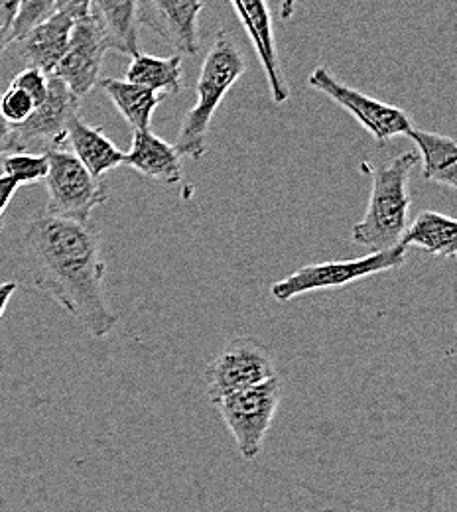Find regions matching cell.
Wrapping results in <instances>:
<instances>
[{
	"label": "cell",
	"instance_id": "obj_1",
	"mask_svg": "<svg viewBox=\"0 0 457 512\" xmlns=\"http://www.w3.org/2000/svg\"><path fill=\"white\" fill-rule=\"evenodd\" d=\"M32 284L79 321L93 339L117 327V314L105 296L107 264L99 231L87 223L36 213L22 235Z\"/></svg>",
	"mask_w": 457,
	"mask_h": 512
},
{
	"label": "cell",
	"instance_id": "obj_2",
	"mask_svg": "<svg viewBox=\"0 0 457 512\" xmlns=\"http://www.w3.org/2000/svg\"><path fill=\"white\" fill-rule=\"evenodd\" d=\"M418 162L420 156L416 152H404L381 166L361 164V172L371 178V195L363 219L351 231V239L357 245L371 253L398 247L408 225V180Z\"/></svg>",
	"mask_w": 457,
	"mask_h": 512
},
{
	"label": "cell",
	"instance_id": "obj_3",
	"mask_svg": "<svg viewBox=\"0 0 457 512\" xmlns=\"http://www.w3.org/2000/svg\"><path fill=\"white\" fill-rule=\"evenodd\" d=\"M247 71V62L227 32H219L201 64L196 83V105L186 113L178 132L176 150L180 156L199 160L207 152V136L213 117Z\"/></svg>",
	"mask_w": 457,
	"mask_h": 512
},
{
	"label": "cell",
	"instance_id": "obj_4",
	"mask_svg": "<svg viewBox=\"0 0 457 512\" xmlns=\"http://www.w3.org/2000/svg\"><path fill=\"white\" fill-rule=\"evenodd\" d=\"M282 402V381L272 377L264 383L233 392L215 402V408L235 440V448L245 461L261 455L264 438Z\"/></svg>",
	"mask_w": 457,
	"mask_h": 512
},
{
	"label": "cell",
	"instance_id": "obj_5",
	"mask_svg": "<svg viewBox=\"0 0 457 512\" xmlns=\"http://www.w3.org/2000/svg\"><path fill=\"white\" fill-rule=\"evenodd\" d=\"M404 262H406V249L398 245L391 251L369 253L351 260H329V262L308 264L288 274L286 278L274 282L270 288V294L278 302H290L310 292L343 288L363 278L389 272L402 266Z\"/></svg>",
	"mask_w": 457,
	"mask_h": 512
},
{
	"label": "cell",
	"instance_id": "obj_6",
	"mask_svg": "<svg viewBox=\"0 0 457 512\" xmlns=\"http://www.w3.org/2000/svg\"><path fill=\"white\" fill-rule=\"evenodd\" d=\"M48 176L44 180L48 203L46 211L52 217L87 223L91 213L107 201L109 190L103 180L91 176L87 168L67 150H50Z\"/></svg>",
	"mask_w": 457,
	"mask_h": 512
},
{
	"label": "cell",
	"instance_id": "obj_7",
	"mask_svg": "<svg viewBox=\"0 0 457 512\" xmlns=\"http://www.w3.org/2000/svg\"><path fill=\"white\" fill-rule=\"evenodd\" d=\"M276 377L270 349L257 337H233L205 369V392L217 400Z\"/></svg>",
	"mask_w": 457,
	"mask_h": 512
},
{
	"label": "cell",
	"instance_id": "obj_8",
	"mask_svg": "<svg viewBox=\"0 0 457 512\" xmlns=\"http://www.w3.org/2000/svg\"><path fill=\"white\" fill-rule=\"evenodd\" d=\"M308 85L347 111L375 138L377 144H385L396 136H408V132L414 128L412 117L406 111L341 83L324 65L314 67V71L308 75Z\"/></svg>",
	"mask_w": 457,
	"mask_h": 512
},
{
	"label": "cell",
	"instance_id": "obj_9",
	"mask_svg": "<svg viewBox=\"0 0 457 512\" xmlns=\"http://www.w3.org/2000/svg\"><path fill=\"white\" fill-rule=\"evenodd\" d=\"M79 97H75L64 81L50 75L48 97L32 115L16 127H10L8 152L60 150L67 142V127L79 115Z\"/></svg>",
	"mask_w": 457,
	"mask_h": 512
},
{
	"label": "cell",
	"instance_id": "obj_10",
	"mask_svg": "<svg viewBox=\"0 0 457 512\" xmlns=\"http://www.w3.org/2000/svg\"><path fill=\"white\" fill-rule=\"evenodd\" d=\"M201 10L203 0H138V26L160 36L178 54L197 56Z\"/></svg>",
	"mask_w": 457,
	"mask_h": 512
},
{
	"label": "cell",
	"instance_id": "obj_11",
	"mask_svg": "<svg viewBox=\"0 0 457 512\" xmlns=\"http://www.w3.org/2000/svg\"><path fill=\"white\" fill-rule=\"evenodd\" d=\"M107 44L91 18L73 24L66 54L52 73L64 81L75 97H85L97 83Z\"/></svg>",
	"mask_w": 457,
	"mask_h": 512
},
{
	"label": "cell",
	"instance_id": "obj_12",
	"mask_svg": "<svg viewBox=\"0 0 457 512\" xmlns=\"http://www.w3.org/2000/svg\"><path fill=\"white\" fill-rule=\"evenodd\" d=\"M231 4L239 14L251 44L255 46V52L259 56V62L270 87L272 101L276 105H284L290 99V87L278 58L274 24H272L268 2L266 0H231Z\"/></svg>",
	"mask_w": 457,
	"mask_h": 512
},
{
	"label": "cell",
	"instance_id": "obj_13",
	"mask_svg": "<svg viewBox=\"0 0 457 512\" xmlns=\"http://www.w3.org/2000/svg\"><path fill=\"white\" fill-rule=\"evenodd\" d=\"M125 164L134 172L162 182H182V156L176 146L154 134L152 130H134L131 150L125 154Z\"/></svg>",
	"mask_w": 457,
	"mask_h": 512
},
{
	"label": "cell",
	"instance_id": "obj_14",
	"mask_svg": "<svg viewBox=\"0 0 457 512\" xmlns=\"http://www.w3.org/2000/svg\"><path fill=\"white\" fill-rule=\"evenodd\" d=\"M73 24L75 22L69 20L64 14L54 12L50 18L30 28L18 40L26 65L36 67L50 77L66 54Z\"/></svg>",
	"mask_w": 457,
	"mask_h": 512
},
{
	"label": "cell",
	"instance_id": "obj_15",
	"mask_svg": "<svg viewBox=\"0 0 457 512\" xmlns=\"http://www.w3.org/2000/svg\"><path fill=\"white\" fill-rule=\"evenodd\" d=\"M89 18L99 28L109 50L138 54V0H89Z\"/></svg>",
	"mask_w": 457,
	"mask_h": 512
},
{
	"label": "cell",
	"instance_id": "obj_16",
	"mask_svg": "<svg viewBox=\"0 0 457 512\" xmlns=\"http://www.w3.org/2000/svg\"><path fill=\"white\" fill-rule=\"evenodd\" d=\"M67 142L73 150L71 154L99 180L125 164V152L101 128L87 125L79 115L67 127Z\"/></svg>",
	"mask_w": 457,
	"mask_h": 512
},
{
	"label": "cell",
	"instance_id": "obj_17",
	"mask_svg": "<svg viewBox=\"0 0 457 512\" xmlns=\"http://www.w3.org/2000/svg\"><path fill=\"white\" fill-rule=\"evenodd\" d=\"M398 245L402 249L416 247L438 258H456L457 221L444 213L422 211L410 225H406Z\"/></svg>",
	"mask_w": 457,
	"mask_h": 512
},
{
	"label": "cell",
	"instance_id": "obj_18",
	"mask_svg": "<svg viewBox=\"0 0 457 512\" xmlns=\"http://www.w3.org/2000/svg\"><path fill=\"white\" fill-rule=\"evenodd\" d=\"M408 138L414 140L422 154V176L426 182L442 184L452 192L457 188V144L452 136L412 128Z\"/></svg>",
	"mask_w": 457,
	"mask_h": 512
},
{
	"label": "cell",
	"instance_id": "obj_19",
	"mask_svg": "<svg viewBox=\"0 0 457 512\" xmlns=\"http://www.w3.org/2000/svg\"><path fill=\"white\" fill-rule=\"evenodd\" d=\"M99 85L134 130H150L154 111L168 97L166 93H156L127 79H103Z\"/></svg>",
	"mask_w": 457,
	"mask_h": 512
},
{
	"label": "cell",
	"instance_id": "obj_20",
	"mask_svg": "<svg viewBox=\"0 0 457 512\" xmlns=\"http://www.w3.org/2000/svg\"><path fill=\"white\" fill-rule=\"evenodd\" d=\"M127 81L156 93L176 95L182 91V56L156 58L138 52L131 58Z\"/></svg>",
	"mask_w": 457,
	"mask_h": 512
},
{
	"label": "cell",
	"instance_id": "obj_21",
	"mask_svg": "<svg viewBox=\"0 0 457 512\" xmlns=\"http://www.w3.org/2000/svg\"><path fill=\"white\" fill-rule=\"evenodd\" d=\"M4 176L20 186L40 184L48 176V154L46 152H8L2 158Z\"/></svg>",
	"mask_w": 457,
	"mask_h": 512
},
{
	"label": "cell",
	"instance_id": "obj_22",
	"mask_svg": "<svg viewBox=\"0 0 457 512\" xmlns=\"http://www.w3.org/2000/svg\"><path fill=\"white\" fill-rule=\"evenodd\" d=\"M56 12V0H20L18 16L14 20L12 38L18 42L30 28L50 18Z\"/></svg>",
	"mask_w": 457,
	"mask_h": 512
},
{
	"label": "cell",
	"instance_id": "obj_23",
	"mask_svg": "<svg viewBox=\"0 0 457 512\" xmlns=\"http://www.w3.org/2000/svg\"><path fill=\"white\" fill-rule=\"evenodd\" d=\"M34 103L32 99L16 89V87H8L2 95H0V117L10 125V127H16V125H22L34 111Z\"/></svg>",
	"mask_w": 457,
	"mask_h": 512
},
{
	"label": "cell",
	"instance_id": "obj_24",
	"mask_svg": "<svg viewBox=\"0 0 457 512\" xmlns=\"http://www.w3.org/2000/svg\"><path fill=\"white\" fill-rule=\"evenodd\" d=\"M48 79L50 77L46 73H42L40 69L26 65L20 73L14 75L10 87H16V89L24 91L32 99L34 107H38L48 97Z\"/></svg>",
	"mask_w": 457,
	"mask_h": 512
},
{
	"label": "cell",
	"instance_id": "obj_25",
	"mask_svg": "<svg viewBox=\"0 0 457 512\" xmlns=\"http://www.w3.org/2000/svg\"><path fill=\"white\" fill-rule=\"evenodd\" d=\"M18 6L20 0H0V56L10 44H14L12 30L18 16Z\"/></svg>",
	"mask_w": 457,
	"mask_h": 512
},
{
	"label": "cell",
	"instance_id": "obj_26",
	"mask_svg": "<svg viewBox=\"0 0 457 512\" xmlns=\"http://www.w3.org/2000/svg\"><path fill=\"white\" fill-rule=\"evenodd\" d=\"M56 12L73 22L85 20L89 18V0H56Z\"/></svg>",
	"mask_w": 457,
	"mask_h": 512
},
{
	"label": "cell",
	"instance_id": "obj_27",
	"mask_svg": "<svg viewBox=\"0 0 457 512\" xmlns=\"http://www.w3.org/2000/svg\"><path fill=\"white\" fill-rule=\"evenodd\" d=\"M16 190H18V184L2 174V176H0V227L4 225V223H2L4 211L8 209V205H10V201H12Z\"/></svg>",
	"mask_w": 457,
	"mask_h": 512
},
{
	"label": "cell",
	"instance_id": "obj_28",
	"mask_svg": "<svg viewBox=\"0 0 457 512\" xmlns=\"http://www.w3.org/2000/svg\"><path fill=\"white\" fill-rule=\"evenodd\" d=\"M16 288H18V284L14 280H8V282L0 284V320H2V316L8 308V304H10L12 296L16 294Z\"/></svg>",
	"mask_w": 457,
	"mask_h": 512
},
{
	"label": "cell",
	"instance_id": "obj_29",
	"mask_svg": "<svg viewBox=\"0 0 457 512\" xmlns=\"http://www.w3.org/2000/svg\"><path fill=\"white\" fill-rule=\"evenodd\" d=\"M10 146V125L0 117V156L8 154Z\"/></svg>",
	"mask_w": 457,
	"mask_h": 512
},
{
	"label": "cell",
	"instance_id": "obj_30",
	"mask_svg": "<svg viewBox=\"0 0 457 512\" xmlns=\"http://www.w3.org/2000/svg\"><path fill=\"white\" fill-rule=\"evenodd\" d=\"M296 4H298V0H280V10H278L280 20L288 22L296 12Z\"/></svg>",
	"mask_w": 457,
	"mask_h": 512
},
{
	"label": "cell",
	"instance_id": "obj_31",
	"mask_svg": "<svg viewBox=\"0 0 457 512\" xmlns=\"http://www.w3.org/2000/svg\"><path fill=\"white\" fill-rule=\"evenodd\" d=\"M0 229H2V227H0Z\"/></svg>",
	"mask_w": 457,
	"mask_h": 512
}]
</instances>
